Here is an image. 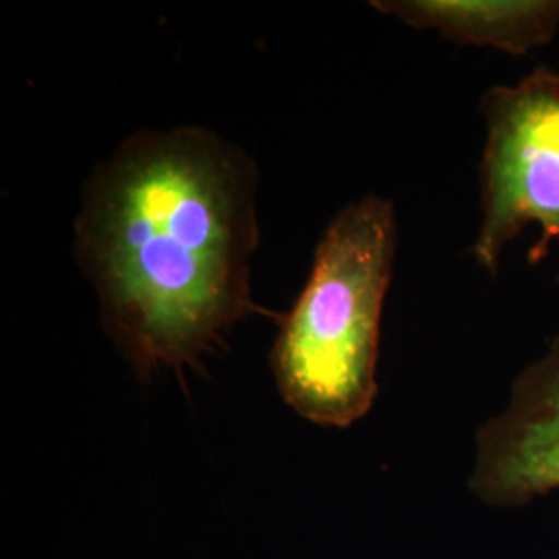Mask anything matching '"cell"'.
Here are the masks:
<instances>
[{
	"label": "cell",
	"instance_id": "obj_3",
	"mask_svg": "<svg viewBox=\"0 0 559 559\" xmlns=\"http://www.w3.org/2000/svg\"><path fill=\"white\" fill-rule=\"evenodd\" d=\"M480 224L471 258L498 276L506 249L537 226L559 239V73L539 64L516 83L493 85L480 98Z\"/></svg>",
	"mask_w": 559,
	"mask_h": 559
},
{
	"label": "cell",
	"instance_id": "obj_1",
	"mask_svg": "<svg viewBox=\"0 0 559 559\" xmlns=\"http://www.w3.org/2000/svg\"><path fill=\"white\" fill-rule=\"evenodd\" d=\"M258 166L201 127L140 131L85 185L75 258L140 380L201 369L249 316Z\"/></svg>",
	"mask_w": 559,
	"mask_h": 559
},
{
	"label": "cell",
	"instance_id": "obj_2",
	"mask_svg": "<svg viewBox=\"0 0 559 559\" xmlns=\"http://www.w3.org/2000/svg\"><path fill=\"white\" fill-rule=\"evenodd\" d=\"M396 245L394 203L376 193L348 203L325 228L272 348L280 394L302 419L348 427L369 413Z\"/></svg>",
	"mask_w": 559,
	"mask_h": 559
},
{
	"label": "cell",
	"instance_id": "obj_4",
	"mask_svg": "<svg viewBox=\"0 0 559 559\" xmlns=\"http://www.w3.org/2000/svg\"><path fill=\"white\" fill-rule=\"evenodd\" d=\"M471 487L491 506L559 489V336L516 378L506 411L477 431Z\"/></svg>",
	"mask_w": 559,
	"mask_h": 559
},
{
	"label": "cell",
	"instance_id": "obj_5",
	"mask_svg": "<svg viewBox=\"0 0 559 559\" xmlns=\"http://www.w3.org/2000/svg\"><path fill=\"white\" fill-rule=\"evenodd\" d=\"M371 7L413 29L510 57H526L559 34V0H373Z\"/></svg>",
	"mask_w": 559,
	"mask_h": 559
}]
</instances>
